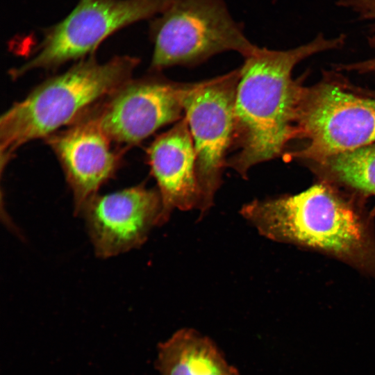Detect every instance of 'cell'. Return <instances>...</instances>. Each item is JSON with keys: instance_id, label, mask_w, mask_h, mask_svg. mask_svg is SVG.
<instances>
[{"instance_id": "cell-1", "label": "cell", "mask_w": 375, "mask_h": 375, "mask_svg": "<svg viewBox=\"0 0 375 375\" xmlns=\"http://www.w3.org/2000/svg\"><path fill=\"white\" fill-rule=\"evenodd\" d=\"M345 35L311 42L288 50L257 47L244 57L235 98V129L226 167L243 178L255 165L283 155L289 142L298 138L299 108L304 86L292 78L299 62L326 50L342 47Z\"/></svg>"}, {"instance_id": "cell-2", "label": "cell", "mask_w": 375, "mask_h": 375, "mask_svg": "<svg viewBox=\"0 0 375 375\" xmlns=\"http://www.w3.org/2000/svg\"><path fill=\"white\" fill-rule=\"evenodd\" d=\"M318 180L292 195L255 199L240 213L260 235L337 259L375 281V210Z\"/></svg>"}, {"instance_id": "cell-3", "label": "cell", "mask_w": 375, "mask_h": 375, "mask_svg": "<svg viewBox=\"0 0 375 375\" xmlns=\"http://www.w3.org/2000/svg\"><path fill=\"white\" fill-rule=\"evenodd\" d=\"M139 59L116 56L104 62L93 56L46 80L12 104L0 119L1 166L22 145L49 138L85 110L131 81Z\"/></svg>"}, {"instance_id": "cell-4", "label": "cell", "mask_w": 375, "mask_h": 375, "mask_svg": "<svg viewBox=\"0 0 375 375\" xmlns=\"http://www.w3.org/2000/svg\"><path fill=\"white\" fill-rule=\"evenodd\" d=\"M150 24L151 68L194 65L228 51L244 58L258 46L244 33L224 0H168Z\"/></svg>"}, {"instance_id": "cell-5", "label": "cell", "mask_w": 375, "mask_h": 375, "mask_svg": "<svg viewBox=\"0 0 375 375\" xmlns=\"http://www.w3.org/2000/svg\"><path fill=\"white\" fill-rule=\"evenodd\" d=\"M300 149L287 158L308 162L375 142V97L352 91L329 76L304 87L299 108Z\"/></svg>"}, {"instance_id": "cell-6", "label": "cell", "mask_w": 375, "mask_h": 375, "mask_svg": "<svg viewBox=\"0 0 375 375\" xmlns=\"http://www.w3.org/2000/svg\"><path fill=\"white\" fill-rule=\"evenodd\" d=\"M240 68L209 80L187 83L183 106L193 140L203 215L222 183L235 129V98Z\"/></svg>"}, {"instance_id": "cell-7", "label": "cell", "mask_w": 375, "mask_h": 375, "mask_svg": "<svg viewBox=\"0 0 375 375\" xmlns=\"http://www.w3.org/2000/svg\"><path fill=\"white\" fill-rule=\"evenodd\" d=\"M167 1L81 0L64 19L45 31L33 56L10 75L17 78L35 69L81 59L119 29L160 13Z\"/></svg>"}, {"instance_id": "cell-8", "label": "cell", "mask_w": 375, "mask_h": 375, "mask_svg": "<svg viewBox=\"0 0 375 375\" xmlns=\"http://www.w3.org/2000/svg\"><path fill=\"white\" fill-rule=\"evenodd\" d=\"M187 83L160 76L129 81L92 117L111 142L132 146L184 116Z\"/></svg>"}, {"instance_id": "cell-9", "label": "cell", "mask_w": 375, "mask_h": 375, "mask_svg": "<svg viewBox=\"0 0 375 375\" xmlns=\"http://www.w3.org/2000/svg\"><path fill=\"white\" fill-rule=\"evenodd\" d=\"M162 201L158 188L143 185L94 195L81 210L97 257L108 258L140 247L159 226Z\"/></svg>"}, {"instance_id": "cell-10", "label": "cell", "mask_w": 375, "mask_h": 375, "mask_svg": "<svg viewBox=\"0 0 375 375\" xmlns=\"http://www.w3.org/2000/svg\"><path fill=\"white\" fill-rule=\"evenodd\" d=\"M47 141L72 190L74 213L79 215L85 202L115 174L119 156L92 117L53 133Z\"/></svg>"}, {"instance_id": "cell-11", "label": "cell", "mask_w": 375, "mask_h": 375, "mask_svg": "<svg viewBox=\"0 0 375 375\" xmlns=\"http://www.w3.org/2000/svg\"><path fill=\"white\" fill-rule=\"evenodd\" d=\"M147 156L162 201L159 226L169 219L174 209H198L200 191L196 154L185 116L155 138Z\"/></svg>"}, {"instance_id": "cell-12", "label": "cell", "mask_w": 375, "mask_h": 375, "mask_svg": "<svg viewBox=\"0 0 375 375\" xmlns=\"http://www.w3.org/2000/svg\"><path fill=\"white\" fill-rule=\"evenodd\" d=\"M156 367L160 375H239L211 339L189 328L159 344Z\"/></svg>"}, {"instance_id": "cell-13", "label": "cell", "mask_w": 375, "mask_h": 375, "mask_svg": "<svg viewBox=\"0 0 375 375\" xmlns=\"http://www.w3.org/2000/svg\"><path fill=\"white\" fill-rule=\"evenodd\" d=\"M306 164L318 180L365 201L375 199V142Z\"/></svg>"}, {"instance_id": "cell-14", "label": "cell", "mask_w": 375, "mask_h": 375, "mask_svg": "<svg viewBox=\"0 0 375 375\" xmlns=\"http://www.w3.org/2000/svg\"><path fill=\"white\" fill-rule=\"evenodd\" d=\"M336 3L355 12L359 19L369 22L375 31V0H338Z\"/></svg>"}, {"instance_id": "cell-15", "label": "cell", "mask_w": 375, "mask_h": 375, "mask_svg": "<svg viewBox=\"0 0 375 375\" xmlns=\"http://www.w3.org/2000/svg\"><path fill=\"white\" fill-rule=\"evenodd\" d=\"M369 43L375 49V36L369 38ZM338 69L356 71L359 73L375 72V56L362 62L338 65Z\"/></svg>"}]
</instances>
